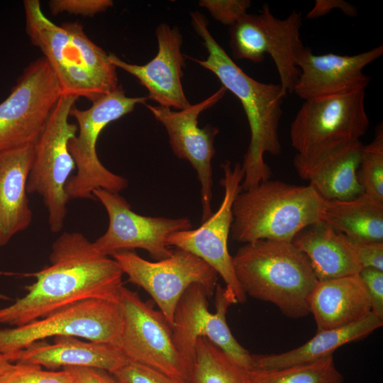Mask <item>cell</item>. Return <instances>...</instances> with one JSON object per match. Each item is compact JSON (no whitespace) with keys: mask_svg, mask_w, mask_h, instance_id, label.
Here are the masks:
<instances>
[{"mask_svg":"<svg viewBox=\"0 0 383 383\" xmlns=\"http://www.w3.org/2000/svg\"><path fill=\"white\" fill-rule=\"evenodd\" d=\"M50 265L34 274L26 294L0 309V323L22 326L77 302L100 299L118 302L123 272L82 233L64 232L52 243Z\"/></svg>","mask_w":383,"mask_h":383,"instance_id":"1","label":"cell"},{"mask_svg":"<svg viewBox=\"0 0 383 383\" xmlns=\"http://www.w3.org/2000/svg\"><path fill=\"white\" fill-rule=\"evenodd\" d=\"M190 17L208 55L204 60L186 57L213 73L222 87L239 99L248 119L250 139L241 165V187L245 190L270 179L272 171L264 160L265 153L277 156L282 152L278 131L287 94L280 84L258 82L241 70L211 35L206 18L199 11L190 13Z\"/></svg>","mask_w":383,"mask_h":383,"instance_id":"2","label":"cell"},{"mask_svg":"<svg viewBox=\"0 0 383 383\" xmlns=\"http://www.w3.org/2000/svg\"><path fill=\"white\" fill-rule=\"evenodd\" d=\"M23 7L26 33L53 70L62 95L93 102L117 88L116 67L79 23L56 25L45 16L38 0H26Z\"/></svg>","mask_w":383,"mask_h":383,"instance_id":"3","label":"cell"},{"mask_svg":"<svg viewBox=\"0 0 383 383\" xmlns=\"http://www.w3.org/2000/svg\"><path fill=\"white\" fill-rule=\"evenodd\" d=\"M233 263L246 296L273 304L289 318L310 313L311 297L318 280L307 257L292 243L259 240L244 243Z\"/></svg>","mask_w":383,"mask_h":383,"instance_id":"4","label":"cell"},{"mask_svg":"<svg viewBox=\"0 0 383 383\" xmlns=\"http://www.w3.org/2000/svg\"><path fill=\"white\" fill-rule=\"evenodd\" d=\"M324 202L309 184L268 179L236 196L230 234L243 243L259 240L292 243L301 231L321 221Z\"/></svg>","mask_w":383,"mask_h":383,"instance_id":"5","label":"cell"},{"mask_svg":"<svg viewBox=\"0 0 383 383\" xmlns=\"http://www.w3.org/2000/svg\"><path fill=\"white\" fill-rule=\"evenodd\" d=\"M148 96L129 97L122 85L92 102L87 109L73 107L70 116L75 118L77 134L68 143L77 173L68 179L65 192L70 199H93L96 189L119 193L128 187V180L108 170L99 160L96 142L111 122L133 111L137 104L146 105Z\"/></svg>","mask_w":383,"mask_h":383,"instance_id":"6","label":"cell"},{"mask_svg":"<svg viewBox=\"0 0 383 383\" xmlns=\"http://www.w3.org/2000/svg\"><path fill=\"white\" fill-rule=\"evenodd\" d=\"M77 99L63 95L60 97L33 145L27 181L28 194H37L42 198L50 230L55 233L60 232L65 224L70 201L65 186L75 169L68 143L76 135L77 126L69 122V116Z\"/></svg>","mask_w":383,"mask_h":383,"instance_id":"7","label":"cell"},{"mask_svg":"<svg viewBox=\"0 0 383 383\" xmlns=\"http://www.w3.org/2000/svg\"><path fill=\"white\" fill-rule=\"evenodd\" d=\"M301 25V13L294 10L286 18H277L265 4L259 13H246L229 27L232 55L259 63L269 55L282 90L292 94L300 74L296 61L305 48L300 38Z\"/></svg>","mask_w":383,"mask_h":383,"instance_id":"8","label":"cell"},{"mask_svg":"<svg viewBox=\"0 0 383 383\" xmlns=\"http://www.w3.org/2000/svg\"><path fill=\"white\" fill-rule=\"evenodd\" d=\"M123 326L119 302L89 299L13 328L0 329V353H15L47 338L71 336L118 346Z\"/></svg>","mask_w":383,"mask_h":383,"instance_id":"9","label":"cell"},{"mask_svg":"<svg viewBox=\"0 0 383 383\" xmlns=\"http://www.w3.org/2000/svg\"><path fill=\"white\" fill-rule=\"evenodd\" d=\"M214 295L215 313H211L206 292L193 284L183 294L175 309L171 326L173 342L190 382L199 338L209 340L240 366L247 369L250 365L251 354L235 338L226 321L228 307L237 304L234 296L219 284Z\"/></svg>","mask_w":383,"mask_h":383,"instance_id":"10","label":"cell"},{"mask_svg":"<svg viewBox=\"0 0 383 383\" xmlns=\"http://www.w3.org/2000/svg\"><path fill=\"white\" fill-rule=\"evenodd\" d=\"M61 96L58 79L46 59L30 62L0 103V153L34 145Z\"/></svg>","mask_w":383,"mask_h":383,"instance_id":"11","label":"cell"},{"mask_svg":"<svg viewBox=\"0 0 383 383\" xmlns=\"http://www.w3.org/2000/svg\"><path fill=\"white\" fill-rule=\"evenodd\" d=\"M128 281L147 292L172 326L177 305L193 284L201 286L209 297L214 294L218 273L202 259L179 248L163 260H147L132 251L112 255Z\"/></svg>","mask_w":383,"mask_h":383,"instance_id":"12","label":"cell"},{"mask_svg":"<svg viewBox=\"0 0 383 383\" xmlns=\"http://www.w3.org/2000/svg\"><path fill=\"white\" fill-rule=\"evenodd\" d=\"M118 302L123 316L118 347L128 360L191 383L174 347L172 327L163 314L124 286Z\"/></svg>","mask_w":383,"mask_h":383,"instance_id":"13","label":"cell"},{"mask_svg":"<svg viewBox=\"0 0 383 383\" xmlns=\"http://www.w3.org/2000/svg\"><path fill=\"white\" fill-rule=\"evenodd\" d=\"M365 91L305 101L290 126L291 144L297 154L360 140L370 126Z\"/></svg>","mask_w":383,"mask_h":383,"instance_id":"14","label":"cell"},{"mask_svg":"<svg viewBox=\"0 0 383 383\" xmlns=\"http://www.w3.org/2000/svg\"><path fill=\"white\" fill-rule=\"evenodd\" d=\"M223 177L221 185L224 189L223 201L218 210L196 229L172 233L166 239L172 248L182 249L202 259L209 265L226 283L237 303H244L247 296L235 274L233 257L228 249V239L233 221L232 206L235 198L242 190L244 172L240 163L221 165Z\"/></svg>","mask_w":383,"mask_h":383,"instance_id":"15","label":"cell"},{"mask_svg":"<svg viewBox=\"0 0 383 383\" xmlns=\"http://www.w3.org/2000/svg\"><path fill=\"white\" fill-rule=\"evenodd\" d=\"M92 194L103 205L109 216L106 232L94 242L97 250L107 256L121 251L142 249L156 261L165 259L172 253L166 244L167 236L193 227L188 218L140 215L117 192L96 189Z\"/></svg>","mask_w":383,"mask_h":383,"instance_id":"16","label":"cell"},{"mask_svg":"<svg viewBox=\"0 0 383 383\" xmlns=\"http://www.w3.org/2000/svg\"><path fill=\"white\" fill-rule=\"evenodd\" d=\"M221 87L206 99L179 110L146 104V107L165 128L170 146L177 157L187 160L196 172L201 184V222L213 213L211 160L215 155L214 139L219 129L211 125L198 126L199 114L213 106L224 96Z\"/></svg>","mask_w":383,"mask_h":383,"instance_id":"17","label":"cell"},{"mask_svg":"<svg viewBox=\"0 0 383 383\" xmlns=\"http://www.w3.org/2000/svg\"><path fill=\"white\" fill-rule=\"evenodd\" d=\"M382 55V45L353 55H315L305 47L296 61L300 74L292 94L306 101L365 90L371 79L363 68Z\"/></svg>","mask_w":383,"mask_h":383,"instance_id":"18","label":"cell"},{"mask_svg":"<svg viewBox=\"0 0 383 383\" xmlns=\"http://www.w3.org/2000/svg\"><path fill=\"white\" fill-rule=\"evenodd\" d=\"M158 51L154 58L145 65L126 62L113 53H109L111 62L118 68L137 78L148 91V99L159 106L179 110L189 107L182 78L186 57L182 52V35L177 26L159 24L155 30Z\"/></svg>","mask_w":383,"mask_h":383,"instance_id":"19","label":"cell"},{"mask_svg":"<svg viewBox=\"0 0 383 383\" xmlns=\"http://www.w3.org/2000/svg\"><path fill=\"white\" fill-rule=\"evenodd\" d=\"M363 145L340 142L306 155L296 154L295 170L325 200H348L363 193L357 178Z\"/></svg>","mask_w":383,"mask_h":383,"instance_id":"20","label":"cell"},{"mask_svg":"<svg viewBox=\"0 0 383 383\" xmlns=\"http://www.w3.org/2000/svg\"><path fill=\"white\" fill-rule=\"evenodd\" d=\"M53 343L35 342L6 355L11 362L34 364L50 370L68 367H91L111 373L128 362L117 345L82 340L71 336H57Z\"/></svg>","mask_w":383,"mask_h":383,"instance_id":"21","label":"cell"},{"mask_svg":"<svg viewBox=\"0 0 383 383\" xmlns=\"http://www.w3.org/2000/svg\"><path fill=\"white\" fill-rule=\"evenodd\" d=\"M33 157V145L0 153V246L32 222L26 186Z\"/></svg>","mask_w":383,"mask_h":383,"instance_id":"22","label":"cell"},{"mask_svg":"<svg viewBox=\"0 0 383 383\" xmlns=\"http://www.w3.org/2000/svg\"><path fill=\"white\" fill-rule=\"evenodd\" d=\"M370 312V299L358 274L318 281L310 300L317 331L345 327Z\"/></svg>","mask_w":383,"mask_h":383,"instance_id":"23","label":"cell"},{"mask_svg":"<svg viewBox=\"0 0 383 383\" xmlns=\"http://www.w3.org/2000/svg\"><path fill=\"white\" fill-rule=\"evenodd\" d=\"M292 243L307 257L318 281L357 274L362 270L352 241L322 221L301 231Z\"/></svg>","mask_w":383,"mask_h":383,"instance_id":"24","label":"cell"},{"mask_svg":"<svg viewBox=\"0 0 383 383\" xmlns=\"http://www.w3.org/2000/svg\"><path fill=\"white\" fill-rule=\"evenodd\" d=\"M382 325L383 320L370 312L345 327L317 331L311 339L294 350L279 354L251 355L249 367L278 369L314 362L333 355L345 344L365 338Z\"/></svg>","mask_w":383,"mask_h":383,"instance_id":"25","label":"cell"},{"mask_svg":"<svg viewBox=\"0 0 383 383\" xmlns=\"http://www.w3.org/2000/svg\"><path fill=\"white\" fill-rule=\"evenodd\" d=\"M322 221L354 242H383V202L362 193L325 200Z\"/></svg>","mask_w":383,"mask_h":383,"instance_id":"26","label":"cell"},{"mask_svg":"<svg viewBox=\"0 0 383 383\" xmlns=\"http://www.w3.org/2000/svg\"><path fill=\"white\" fill-rule=\"evenodd\" d=\"M343 377L333 355L278 369H245L244 383H342Z\"/></svg>","mask_w":383,"mask_h":383,"instance_id":"27","label":"cell"},{"mask_svg":"<svg viewBox=\"0 0 383 383\" xmlns=\"http://www.w3.org/2000/svg\"><path fill=\"white\" fill-rule=\"evenodd\" d=\"M245 369L209 340L199 338L191 383H244Z\"/></svg>","mask_w":383,"mask_h":383,"instance_id":"28","label":"cell"},{"mask_svg":"<svg viewBox=\"0 0 383 383\" xmlns=\"http://www.w3.org/2000/svg\"><path fill=\"white\" fill-rule=\"evenodd\" d=\"M357 178L363 193L383 202V129H377L373 140L363 145Z\"/></svg>","mask_w":383,"mask_h":383,"instance_id":"29","label":"cell"},{"mask_svg":"<svg viewBox=\"0 0 383 383\" xmlns=\"http://www.w3.org/2000/svg\"><path fill=\"white\" fill-rule=\"evenodd\" d=\"M0 383H77L67 368L60 371L43 370L38 365L15 362L1 378Z\"/></svg>","mask_w":383,"mask_h":383,"instance_id":"30","label":"cell"},{"mask_svg":"<svg viewBox=\"0 0 383 383\" xmlns=\"http://www.w3.org/2000/svg\"><path fill=\"white\" fill-rule=\"evenodd\" d=\"M110 374L116 383H184L148 366L129 360Z\"/></svg>","mask_w":383,"mask_h":383,"instance_id":"31","label":"cell"},{"mask_svg":"<svg viewBox=\"0 0 383 383\" xmlns=\"http://www.w3.org/2000/svg\"><path fill=\"white\" fill-rule=\"evenodd\" d=\"M199 5L206 9L217 21L229 27L246 13L251 6L249 0H200Z\"/></svg>","mask_w":383,"mask_h":383,"instance_id":"32","label":"cell"},{"mask_svg":"<svg viewBox=\"0 0 383 383\" xmlns=\"http://www.w3.org/2000/svg\"><path fill=\"white\" fill-rule=\"evenodd\" d=\"M113 4L111 0H51L49 7L52 15L62 12L93 16L104 12Z\"/></svg>","mask_w":383,"mask_h":383,"instance_id":"33","label":"cell"},{"mask_svg":"<svg viewBox=\"0 0 383 383\" xmlns=\"http://www.w3.org/2000/svg\"><path fill=\"white\" fill-rule=\"evenodd\" d=\"M358 274L368 295L371 311L383 320V271L362 268Z\"/></svg>","mask_w":383,"mask_h":383,"instance_id":"34","label":"cell"},{"mask_svg":"<svg viewBox=\"0 0 383 383\" xmlns=\"http://www.w3.org/2000/svg\"><path fill=\"white\" fill-rule=\"evenodd\" d=\"M352 243L362 269L373 268L383 271V242Z\"/></svg>","mask_w":383,"mask_h":383,"instance_id":"35","label":"cell"},{"mask_svg":"<svg viewBox=\"0 0 383 383\" xmlns=\"http://www.w3.org/2000/svg\"><path fill=\"white\" fill-rule=\"evenodd\" d=\"M65 368L74 374L77 383H116L111 374L104 370L82 367Z\"/></svg>","mask_w":383,"mask_h":383,"instance_id":"36","label":"cell"},{"mask_svg":"<svg viewBox=\"0 0 383 383\" xmlns=\"http://www.w3.org/2000/svg\"><path fill=\"white\" fill-rule=\"evenodd\" d=\"M333 8H338L350 16L356 15V9L349 3L340 0H317L314 7L307 15L308 18H316L329 13Z\"/></svg>","mask_w":383,"mask_h":383,"instance_id":"37","label":"cell"},{"mask_svg":"<svg viewBox=\"0 0 383 383\" xmlns=\"http://www.w3.org/2000/svg\"><path fill=\"white\" fill-rule=\"evenodd\" d=\"M13 364L4 354L0 353V378L11 368Z\"/></svg>","mask_w":383,"mask_h":383,"instance_id":"38","label":"cell"}]
</instances>
